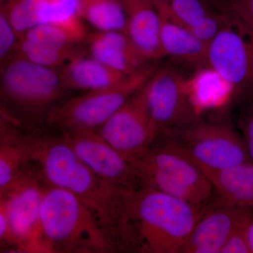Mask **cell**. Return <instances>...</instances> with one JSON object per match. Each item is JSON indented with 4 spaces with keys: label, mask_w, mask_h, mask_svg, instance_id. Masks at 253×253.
<instances>
[{
    "label": "cell",
    "mask_w": 253,
    "mask_h": 253,
    "mask_svg": "<svg viewBox=\"0 0 253 253\" xmlns=\"http://www.w3.org/2000/svg\"><path fill=\"white\" fill-rule=\"evenodd\" d=\"M26 139L32 161L49 185L76 195L102 227L116 251H122L131 192L100 177L82 162L62 134L33 128Z\"/></svg>",
    "instance_id": "obj_1"
},
{
    "label": "cell",
    "mask_w": 253,
    "mask_h": 253,
    "mask_svg": "<svg viewBox=\"0 0 253 253\" xmlns=\"http://www.w3.org/2000/svg\"><path fill=\"white\" fill-rule=\"evenodd\" d=\"M206 208L151 188L134 190L126 212L124 251L181 253Z\"/></svg>",
    "instance_id": "obj_2"
},
{
    "label": "cell",
    "mask_w": 253,
    "mask_h": 253,
    "mask_svg": "<svg viewBox=\"0 0 253 253\" xmlns=\"http://www.w3.org/2000/svg\"><path fill=\"white\" fill-rule=\"evenodd\" d=\"M1 112L23 126L45 121L68 87L59 68L40 66L15 53L1 66Z\"/></svg>",
    "instance_id": "obj_3"
},
{
    "label": "cell",
    "mask_w": 253,
    "mask_h": 253,
    "mask_svg": "<svg viewBox=\"0 0 253 253\" xmlns=\"http://www.w3.org/2000/svg\"><path fill=\"white\" fill-rule=\"evenodd\" d=\"M41 226L47 252L116 251L92 213L66 189L47 184L42 202Z\"/></svg>",
    "instance_id": "obj_4"
},
{
    "label": "cell",
    "mask_w": 253,
    "mask_h": 253,
    "mask_svg": "<svg viewBox=\"0 0 253 253\" xmlns=\"http://www.w3.org/2000/svg\"><path fill=\"white\" fill-rule=\"evenodd\" d=\"M141 187H149L206 208L214 194L209 179L189 156L158 139L144 154L131 162Z\"/></svg>",
    "instance_id": "obj_5"
},
{
    "label": "cell",
    "mask_w": 253,
    "mask_h": 253,
    "mask_svg": "<svg viewBox=\"0 0 253 253\" xmlns=\"http://www.w3.org/2000/svg\"><path fill=\"white\" fill-rule=\"evenodd\" d=\"M157 69V66L151 65L114 85L88 91L56 104L48 113L45 122L60 131H98L149 82Z\"/></svg>",
    "instance_id": "obj_6"
},
{
    "label": "cell",
    "mask_w": 253,
    "mask_h": 253,
    "mask_svg": "<svg viewBox=\"0 0 253 253\" xmlns=\"http://www.w3.org/2000/svg\"><path fill=\"white\" fill-rule=\"evenodd\" d=\"M158 139L172 145L203 168L224 169L251 161L242 136L223 123L199 119Z\"/></svg>",
    "instance_id": "obj_7"
},
{
    "label": "cell",
    "mask_w": 253,
    "mask_h": 253,
    "mask_svg": "<svg viewBox=\"0 0 253 253\" xmlns=\"http://www.w3.org/2000/svg\"><path fill=\"white\" fill-rule=\"evenodd\" d=\"M47 184L32 162L1 194L0 207L4 210L9 223L6 243L18 252H47L41 226L42 202Z\"/></svg>",
    "instance_id": "obj_8"
},
{
    "label": "cell",
    "mask_w": 253,
    "mask_h": 253,
    "mask_svg": "<svg viewBox=\"0 0 253 253\" xmlns=\"http://www.w3.org/2000/svg\"><path fill=\"white\" fill-rule=\"evenodd\" d=\"M146 84L98 130L130 163L146 153L159 135L148 106Z\"/></svg>",
    "instance_id": "obj_9"
},
{
    "label": "cell",
    "mask_w": 253,
    "mask_h": 253,
    "mask_svg": "<svg viewBox=\"0 0 253 253\" xmlns=\"http://www.w3.org/2000/svg\"><path fill=\"white\" fill-rule=\"evenodd\" d=\"M146 97L158 136L201 119L190 98L186 78L172 66L158 68L146 84Z\"/></svg>",
    "instance_id": "obj_10"
},
{
    "label": "cell",
    "mask_w": 253,
    "mask_h": 253,
    "mask_svg": "<svg viewBox=\"0 0 253 253\" xmlns=\"http://www.w3.org/2000/svg\"><path fill=\"white\" fill-rule=\"evenodd\" d=\"M207 63L233 86L235 99L253 101V41L233 21L208 44Z\"/></svg>",
    "instance_id": "obj_11"
},
{
    "label": "cell",
    "mask_w": 253,
    "mask_h": 253,
    "mask_svg": "<svg viewBox=\"0 0 253 253\" xmlns=\"http://www.w3.org/2000/svg\"><path fill=\"white\" fill-rule=\"evenodd\" d=\"M82 162L100 177L123 189L141 188L131 163L97 130L60 131Z\"/></svg>",
    "instance_id": "obj_12"
},
{
    "label": "cell",
    "mask_w": 253,
    "mask_h": 253,
    "mask_svg": "<svg viewBox=\"0 0 253 253\" xmlns=\"http://www.w3.org/2000/svg\"><path fill=\"white\" fill-rule=\"evenodd\" d=\"M211 206L205 208L181 253H221L234 229L252 217L253 210L219 200Z\"/></svg>",
    "instance_id": "obj_13"
},
{
    "label": "cell",
    "mask_w": 253,
    "mask_h": 253,
    "mask_svg": "<svg viewBox=\"0 0 253 253\" xmlns=\"http://www.w3.org/2000/svg\"><path fill=\"white\" fill-rule=\"evenodd\" d=\"M126 16V36L151 63L164 57L160 42L159 14L152 0H120Z\"/></svg>",
    "instance_id": "obj_14"
},
{
    "label": "cell",
    "mask_w": 253,
    "mask_h": 253,
    "mask_svg": "<svg viewBox=\"0 0 253 253\" xmlns=\"http://www.w3.org/2000/svg\"><path fill=\"white\" fill-rule=\"evenodd\" d=\"M86 41L90 56L126 76L139 72L151 65L123 32H95Z\"/></svg>",
    "instance_id": "obj_15"
},
{
    "label": "cell",
    "mask_w": 253,
    "mask_h": 253,
    "mask_svg": "<svg viewBox=\"0 0 253 253\" xmlns=\"http://www.w3.org/2000/svg\"><path fill=\"white\" fill-rule=\"evenodd\" d=\"M199 168L209 179L218 200L235 207L253 210L252 161L224 169Z\"/></svg>",
    "instance_id": "obj_16"
},
{
    "label": "cell",
    "mask_w": 253,
    "mask_h": 253,
    "mask_svg": "<svg viewBox=\"0 0 253 253\" xmlns=\"http://www.w3.org/2000/svg\"><path fill=\"white\" fill-rule=\"evenodd\" d=\"M59 69L68 89L86 91L114 85L128 76L81 50Z\"/></svg>",
    "instance_id": "obj_17"
},
{
    "label": "cell",
    "mask_w": 253,
    "mask_h": 253,
    "mask_svg": "<svg viewBox=\"0 0 253 253\" xmlns=\"http://www.w3.org/2000/svg\"><path fill=\"white\" fill-rule=\"evenodd\" d=\"M160 42L165 56L197 68L208 66V45L188 28L160 14Z\"/></svg>",
    "instance_id": "obj_18"
},
{
    "label": "cell",
    "mask_w": 253,
    "mask_h": 253,
    "mask_svg": "<svg viewBox=\"0 0 253 253\" xmlns=\"http://www.w3.org/2000/svg\"><path fill=\"white\" fill-rule=\"evenodd\" d=\"M186 86L200 116L204 111L221 109L235 99L233 86L209 66L195 70L194 74L186 78Z\"/></svg>",
    "instance_id": "obj_19"
},
{
    "label": "cell",
    "mask_w": 253,
    "mask_h": 253,
    "mask_svg": "<svg viewBox=\"0 0 253 253\" xmlns=\"http://www.w3.org/2000/svg\"><path fill=\"white\" fill-rule=\"evenodd\" d=\"M80 15L97 31L126 33V16L120 0H81Z\"/></svg>",
    "instance_id": "obj_20"
},
{
    "label": "cell",
    "mask_w": 253,
    "mask_h": 253,
    "mask_svg": "<svg viewBox=\"0 0 253 253\" xmlns=\"http://www.w3.org/2000/svg\"><path fill=\"white\" fill-rule=\"evenodd\" d=\"M152 1L160 14L188 29L197 26L210 14L220 10L214 9L208 0Z\"/></svg>",
    "instance_id": "obj_21"
},
{
    "label": "cell",
    "mask_w": 253,
    "mask_h": 253,
    "mask_svg": "<svg viewBox=\"0 0 253 253\" xmlns=\"http://www.w3.org/2000/svg\"><path fill=\"white\" fill-rule=\"evenodd\" d=\"M79 50L78 48L61 49L22 37L18 41L16 53L40 66L61 68Z\"/></svg>",
    "instance_id": "obj_22"
},
{
    "label": "cell",
    "mask_w": 253,
    "mask_h": 253,
    "mask_svg": "<svg viewBox=\"0 0 253 253\" xmlns=\"http://www.w3.org/2000/svg\"><path fill=\"white\" fill-rule=\"evenodd\" d=\"M46 1L2 0L0 11L9 20L20 39L26 32L40 24V16Z\"/></svg>",
    "instance_id": "obj_23"
},
{
    "label": "cell",
    "mask_w": 253,
    "mask_h": 253,
    "mask_svg": "<svg viewBox=\"0 0 253 253\" xmlns=\"http://www.w3.org/2000/svg\"><path fill=\"white\" fill-rule=\"evenodd\" d=\"M81 0H46L43 6L40 24L63 23L81 17Z\"/></svg>",
    "instance_id": "obj_24"
},
{
    "label": "cell",
    "mask_w": 253,
    "mask_h": 253,
    "mask_svg": "<svg viewBox=\"0 0 253 253\" xmlns=\"http://www.w3.org/2000/svg\"><path fill=\"white\" fill-rule=\"evenodd\" d=\"M232 21L229 9L219 10L210 14L197 26L189 30L200 41L208 46Z\"/></svg>",
    "instance_id": "obj_25"
},
{
    "label": "cell",
    "mask_w": 253,
    "mask_h": 253,
    "mask_svg": "<svg viewBox=\"0 0 253 253\" xmlns=\"http://www.w3.org/2000/svg\"><path fill=\"white\" fill-rule=\"evenodd\" d=\"M229 8L236 27L253 41V0H232Z\"/></svg>",
    "instance_id": "obj_26"
},
{
    "label": "cell",
    "mask_w": 253,
    "mask_h": 253,
    "mask_svg": "<svg viewBox=\"0 0 253 253\" xmlns=\"http://www.w3.org/2000/svg\"><path fill=\"white\" fill-rule=\"evenodd\" d=\"M19 41V37L9 20L0 11V63L1 66L14 56Z\"/></svg>",
    "instance_id": "obj_27"
},
{
    "label": "cell",
    "mask_w": 253,
    "mask_h": 253,
    "mask_svg": "<svg viewBox=\"0 0 253 253\" xmlns=\"http://www.w3.org/2000/svg\"><path fill=\"white\" fill-rule=\"evenodd\" d=\"M251 219L240 224L231 233L221 253H252L250 247L249 226Z\"/></svg>",
    "instance_id": "obj_28"
},
{
    "label": "cell",
    "mask_w": 253,
    "mask_h": 253,
    "mask_svg": "<svg viewBox=\"0 0 253 253\" xmlns=\"http://www.w3.org/2000/svg\"><path fill=\"white\" fill-rule=\"evenodd\" d=\"M246 104L247 106L239 119V126L250 160L253 163V101Z\"/></svg>",
    "instance_id": "obj_29"
},
{
    "label": "cell",
    "mask_w": 253,
    "mask_h": 253,
    "mask_svg": "<svg viewBox=\"0 0 253 253\" xmlns=\"http://www.w3.org/2000/svg\"><path fill=\"white\" fill-rule=\"evenodd\" d=\"M249 239L251 253H253V212L249 226Z\"/></svg>",
    "instance_id": "obj_30"
},
{
    "label": "cell",
    "mask_w": 253,
    "mask_h": 253,
    "mask_svg": "<svg viewBox=\"0 0 253 253\" xmlns=\"http://www.w3.org/2000/svg\"><path fill=\"white\" fill-rule=\"evenodd\" d=\"M161 1H170V0H161Z\"/></svg>",
    "instance_id": "obj_31"
},
{
    "label": "cell",
    "mask_w": 253,
    "mask_h": 253,
    "mask_svg": "<svg viewBox=\"0 0 253 253\" xmlns=\"http://www.w3.org/2000/svg\"><path fill=\"white\" fill-rule=\"evenodd\" d=\"M231 1H232V0H230V1H229V3H230Z\"/></svg>",
    "instance_id": "obj_32"
},
{
    "label": "cell",
    "mask_w": 253,
    "mask_h": 253,
    "mask_svg": "<svg viewBox=\"0 0 253 253\" xmlns=\"http://www.w3.org/2000/svg\"><path fill=\"white\" fill-rule=\"evenodd\" d=\"M2 1V0H1V1Z\"/></svg>",
    "instance_id": "obj_33"
}]
</instances>
